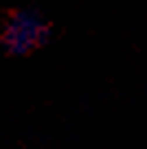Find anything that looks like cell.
Here are the masks:
<instances>
[{"label":"cell","instance_id":"obj_1","mask_svg":"<svg viewBox=\"0 0 147 149\" xmlns=\"http://www.w3.org/2000/svg\"><path fill=\"white\" fill-rule=\"evenodd\" d=\"M51 40V24L37 11L22 9L9 15L2 29V46L11 55H29Z\"/></svg>","mask_w":147,"mask_h":149}]
</instances>
